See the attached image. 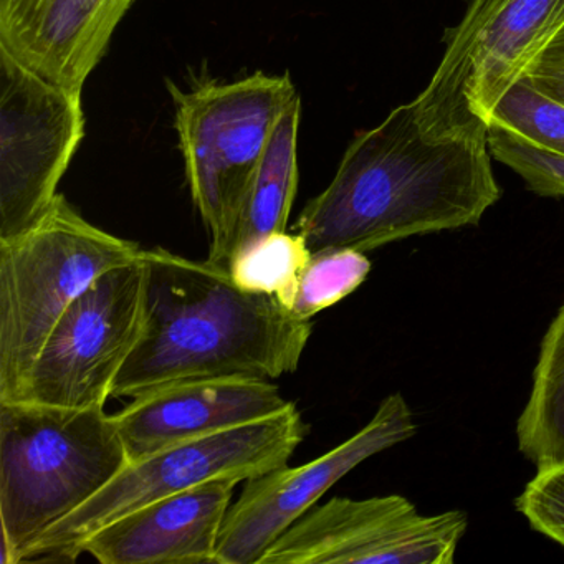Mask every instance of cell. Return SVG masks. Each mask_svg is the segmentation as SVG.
Segmentation results:
<instances>
[{"label": "cell", "instance_id": "1", "mask_svg": "<svg viewBox=\"0 0 564 564\" xmlns=\"http://www.w3.org/2000/svg\"><path fill=\"white\" fill-rule=\"evenodd\" d=\"M487 137L429 140L414 104L349 144L296 232L312 253L371 252L409 237L477 227L501 199Z\"/></svg>", "mask_w": 564, "mask_h": 564}, {"label": "cell", "instance_id": "2", "mask_svg": "<svg viewBox=\"0 0 564 564\" xmlns=\"http://www.w3.org/2000/svg\"><path fill=\"white\" fill-rule=\"evenodd\" d=\"M143 332L111 398L134 399L204 379H279L299 369L312 319L247 292L223 263L143 250Z\"/></svg>", "mask_w": 564, "mask_h": 564}, {"label": "cell", "instance_id": "3", "mask_svg": "<svg viewBox=\"0 0 564 564\" xmlns=\"http://www.w3.org/2000/svg\"><path fill=\"white\" fill-rule=\"evenodd\" d=\"M130 464L105 408L0 402L2 564H21L45 531Z\"/></svg>", "mask_w": 564, "mask_h": 564}, {"label": "cell", "instance_id": "4", "mask_svg": "<svg viewBox=\"0 0 564 564\" xmlns=\"http://www.w3.org/2000/svg\"><path fill=\"white\" fill-rule=\"evenodd\" d=\"M141 252L137 242L88 223L61 194L31 229L0 240V402L18 401L70 303Z\"/></svg>", "mask_w": 564, "mask_h": 564}, {"label": "cell", "instance_id": "5", "mask_svg": "<svg viewBox=\"0 0 564 564\" xmlns=\"http://www.w3.org/2000/svg\"><path fill=\"white\" fill-rule=\"evenodd\" d=\"M173 91L191 196L210 237L209 260L227 265L253 174L280 117L299 94L289 74L263 72Z\"/></svg>", "mask_w": 564, "mask_h": 564}, {"label": "cell", "instance_id": "6", "mask_svg": "<svg viewBox=\"0 0 564 564\" xmlns=\"http://www.w3.org/2000/svg\"><path fill=\"white\" fill-rule=\"evenodd\" d=\"M306 435L295 404L285 412L219 434L171 445L131 462L104 490L45 531L22 563L70 561L82 544L107 524L151 501L209 481L252 480L289 464Z\"/></svg>", "mask_w": 564, "mask_h": 564}, {"label": "cell", "instance_id": "7", "mask_svg": "<svg viewBox=\"0 0 564 564\" xmlns=\"http://www.w3.org/2000/svg\"><path fill=\"white\" fill-rule=\"evenodd\" d=\"M564 28V0H468L412 104L429 140L487 137L491 113Z\"/></svg>", "mask_w": 564, "mask_h": 564}, {"label": "cell", "instance_id": "8", "mask_svg": "<svg viewBox=\"0 0 564 564\" xmlns=\"http://www.w3.org/2000/svg\"><path fill=\"white\" fill-rule=\"evenodd\" d=\"M144 283L143 252L95 280L48 333L18 401L105 408L143 332Z\"/></svg>", "mask_w": 564, "mask_h": 564}, {"label": "cell", "instance_id": "9", "mask_svg": "<svg viewBox=\"0 0 564 564\" xmlns=\"http://www.w3.org/2000/svg\"><path fill=\"white\" fill-rule=\"evenodd\" d=\"M84 137L82 90L47 80L0 48V240L47 213Z\"/></svg>", "mask_w": 564, "mask_h": 564}, {"label": "cell", "instance_id": "10", "mask_svg": "<svg viewBox=\"0 0 564 564\" xmlns=\"http://www.w3.org/2000/svg\"><path fill=\"white\" fill-rule=\"evenodd\" d=\"M468 530L462 510L422 514L402 495L315 505L259 564H454Z\"/></svg>", "mask_w": 564, "mask_h": 564}, {"label": "cell", "instance_id": "11", "mask_svg": "<svg viewBox=\"0 0 564 564\" xmlns=\"http://www.w3.org/2000/svg\"><path fill=\"white\" fill-rule=\"evenodd\" d=\"M417 422L401 392L386 395L371 421L322 457L289 464L246 481L230 505L217 546V564H259L265 551L308 513L319 498L372 455L417 434Z\"/></svg>", "mask_w": 564, "mask_h": 564}, {"label": "cell", "instance_id": "12", "mask_svg": "<svg viewBox=\"0 0 564 564\" xmlns=\"http://www.w3.org/2000/svg\"><path fill=\"white\" fill-rule=\"evenodd\" d=\"M292 404L269 379H204L131 399L113 415L130 460L137 462L171 445L272 417Z\"/></svg>", "mask_w": 564, "mask_h": 564}, {"label": "cell", "instance_id": "13", "mask_svg": "<svg viewBox=\"0 0 564 564\" xmlns=\"http://www.w3.org/2000/svg\"><path fill=\"white\" fill-rule=\"evenodd\" d=\"M134 0H0V48L42 77L84 90Z\"/></svg>", "mask_w": 564, "mask_h": 564}, {"label": "cell", "instance_id": "14", "mask_svg": "<svg viewBox=\"0 0 564 564\" xmlns=\"http://www.w3.org/2000/svg\"><path fill=\"white\" fill-rule=\"evenodd\" d=\"M234 481H209L151 501L82 544L104 564H217Z\"/></svg>", "mask_w": 564, "mask_h": 564}, {"label": "cell", "instance_id": "15", "mask_svg": "<svg viewBox=\"0 0 564 564\" xmlns=\"http://www.w3.org/2000/svg\"><path fill=\"white\" fill-rule=\"evenodd\" d=\"M300 117L302 100L296 95L280 117L253 174L230 243V259L256 240L286 230L299 189Z\"/></svg>", "mask_w": 564, "mask_h": 564}, {"label": "cell", "instance_id": "16", "mask_svg": "<svg viewBox=\"0 0 564 564\" xmlns=\"http://www.w3.org/2000/svg\"><path fill=\"white\" fill-rule=\"evenodd\" d=\"M517 442L536 468L564 458V303L541 338Z\"/></svg>", "mask_w": 564, "mask_h": 564}, {"label": "cell", "instance_id": "17", "mask_svg": "<svg viewBox=\"0 0 564 564\" xmlns=\"http://www.w3.org/2000/svg\"><path fill=\"white\" fill-rule=\"evenodd\" d=\"M312 256L299 232L285 230L270 234L234 253L227 267L240 289L276 296L290 310L300 275Z\"/></svg>", "mask_w": 564, "mask_h": 564}, {"label": "cell", "instance_id": "18", "mask_svg": "<svg viewBox=\"0 0 564 564\" xmlns=\"http://www.w3.org/2000/svg\"><path fill=\"white\" fill-rule=\"evenodd\" d=\"M490 127L501 128L544 153L564 158V104L538 90L524 75L498 100Z\"/></svg>", "mask_w": 564, "mask_h": 564}, {"label": "cell", "instance_id": "19", "mask_svg": "<svg viewBox=\"0 0 564 564\" xmlns=\"http://www.w3.org/2000/svg\"><path fill=\"white\" fill-rule=\"evenodd\" d=\"M371 262L358 250L313 253L300 275L290 312L312 319L323 310L351 295L368 279Z\"/></svg>", "mask_w": 564, "mask_h": 564}, {"label": "cell", "instance_id": "20", "mask_svg": "<svg viewBox=\"0 0 564 564\" xmlns=\"http://www.w3.org/2000/svg\"><path fill=\"white\" fill-rule=\"evenodd\" d=\"M491 156L523 180L540 197H564V158L544 153L498 127L488 128Z\"/></svg>", "mask_w": 564, "mask_h": 564}, {"label": "cell", "instance_id": "21", "mask_svg": "<svg viewBox=\"0 0 564 564\" xmlns=\"http://www.w3.org/2000/svg\"><path fill=\"white\" fill-rule=\"evenodd\" d=\"M514 508L531 530L564 550V458L538 467L536 475L514 498Z\"/></svg>", "mask_w": 564, "mask_h": 564}, {"label": "cell", "instance_id": "22", "mask_svg": "<svg viewBox=\"0 0 564 564\" xmlns=\"http://www.w3.org/2000/svg\"><path fill=\"white\" fill-rule=\"evenodd\" d=\"M524 77L538 90L564 104V28L534 58Z\"/></svg>", "mask_w": 564, "mask_h": 564}]
</instances>
